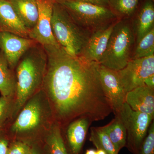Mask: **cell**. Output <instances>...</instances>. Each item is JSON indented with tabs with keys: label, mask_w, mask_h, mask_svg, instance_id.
<instances>
[{
	"label": "cell",
	"mask_w": 154,
	"mask_h": 154,
	"mask_svg": "<svg viewBox=\"0 0 154 154\" xmlns=\"http://www.w3.org/2000/svg\"><path fill=\"white\" fill-rule=\"evenodd\" d=\"M36 43L31 38L22 37L9 32L0 31V51L13 70L15 71L23 54Z\"/></svg>",
	"instance_id": "10"
},
{
	"label": "cell",
	"mask_w": 154,
	"mask_h": 154,
	"mask_svg": "<svg viewBox=\"0 0 154 154\" xmlns=\"http://www.w3.org/2000/svg\"><path fill=\"white\" fill-rule=\"evenodd\" d=\"M48 1H51L53 2H60V1H63V0H48Z\"/></svg>",
	"instance_id": "33"
},
{
	"label": "cell",
	"mask_w": 154,
	"mask_h": 154,
	"mask_svg": "<svg viewBox=\"0 0 154 154\" xmlns=\"http://www.w3.org/2000/svg\"><path fill=\"white\" fill-rule=\"evenodd\" d=\"M47 64L46 51L38 43L28 49L20 59L15 69L16 92L12 120L25 103L42 89Z\"/></svg>",
	"instance_id": "3"
},
{
	"label": "cell",
	"mask_w": 154,
	"mask_h": 154,
	"mask_svg": "<svg viewBox=\"0 0 154 154\" xmlns=\"http://www.w3.org/2000/svg\"><path fill=\"white\" fill-rule=\"evenodd\" d=\"M43 46L47 64L42 90L62 129L79 117L93 122L113 112L100 82L98 63L70 55L60 45Z\"/></svg>",
	"instance_id": "1"
},
{
	"label": "cell",
	"mask_w": 154,
	"mask_h": 154,
	"mask_svg": "<svg viewBox=\"0 0 154 154\" xmlns=\"http://www.w3.org/2000/svg\"><path fill=\"white\" fill-rule=\"evenodd\" d=\"M144 85L154 88V75L147 78L144 81Z\"/></svg>",
	"instance_id": "30"
},
{
	"label": "cell",
	"mask_w": 154,
	"mask_h": 154,
	"mask_svg": "<svg viewBox=\"0 0 154 154\" xmlns=\"http://www.w3.org/2000/svg\"><path fill=\"white\" fill-rule=\"evenodd\" d=\"M38 18L34 28L29 32V38L43 46L59 45L53 36L51 20L54 2L48 0H36Z\"/></svg>",
	"instance_id": "9"
},
{
	"label": "cell",
	"mask_w": 154,
	"mask_h": 154,
	"mask_svg": "<svg viewBox=\"0 0 154 154\" xmlns=\"http://www.w3.org/2000/svg\"><path fill=\"white\" fill-rule=\"evenodd\" d=\"M10 140L5 130H0V154H8Z\"/></svg>",
	"instance_id": "27"
},
{
	"label": "cell",
	"mask_w": 154,
	"mask_h": 154,
	"mask_svg": "<svg viewBox=\"0 0 154 154\" xmlns=\"http://www.w3.org/2000/svg\"><path fill=\"white\" fill-rule=\"evenodd\" d=\"M19 19L29 31L36 25L38 18L36 0H8Z\"/></svg>",
	"instance_id": "17"
},
{
	"label": "cell",
	"mask_w": 154,
	"mask_h": 154,
	"mask_svg": "<svg viewBox=\"0 0 154 154\" xmlns=\"http://www.w3.org/2000/svg\"><path fill=\"white\" fill-rule=\"evenodd\" d=\"M99 72L102 89L115 115L125 102L126 93L120 82L117 71L99 64Z\"/></svg>",
	"instance_id": "11"
},
{
	"label": "cell",
	"mask_w": 154,
	"mask_h": 154,
	"mask_svg": "<svg viewBox=\"0 0 154 154\" xmlns=\"http://www.w3.org/2000/svg\"><path fill=\"white\" fill-rule=\"evenodd\" d=\"M93 122L88 117H79L62 129L69 154H82L89 127Z\"/></svg>",
	"instance_id": "12"
},
{
	"label": "cell",
	"mask_w": 154,
	"mask_h": 154,
	"mask_svg": "<svg viewBox=\"0 0 154 154\" xmlns=\"http://www.w3.org/2000/svg\"><path fill=\"white\" fill-rule=\"evenodd\" d=\"M54 122L49 102L42 89L25 103L5 131L10 140L30 145L44 140Z\"/></svg>",
	"instance_id": "2"
},
{
	"label": "cell",
	"mask_w": 154,
	"mask_h": 154,
	"mask_svg": "<svg viewBox=\"0 0 154 154\" xmlns=\"http://www.w3.org/2000/svg\"><path fill=\"white\" fill-rule=\"evenodd\" d=\"M89 140L96 148L101 149L107 154H119L109 137L101 127H92Z\"/></svg>",
	"instance_id": "22"
},
{
	"label": "cell",
	"mask_w": 154,
	"mask_h": 154,
	"mask_svg": "<svg viewBox=\"0 0 154 154\" xmlns=\"http://www.w3.org/2000/svg\"><path fill=\"white\" fill-rule=\"evenodd\" d=\"M116 21L92 33L81 56L89 61L99 63L107 48Z\"/></svg>",
	"instance_id": "13"
},
{
	"label": "cell",
	"mask_w": 154,
	"mask_h": 154,
	"mask_svg": "<svg viewBox=\"0 0 154 154\" xmlns=\"http://www.w3.org/2000/svg\"><path fill=\"white\" fill-rule=\"evenodd\" d=\"M101 128L109 137L119 153L125 146L127 139L126 129L120 119L115 115L109 123Z\"/></svg>",
	"instance_id": "19"
},
{
	"label": "cell",
	"mask_w": 154,
	"mask_h": 154,
	"mask_svg": "<svg viewBox=\"0 0 154 154\" xmlns=\"http://www.w3.org/2000/svg\"><path fill=\"white\" fill-rule=\"evenodd\" d=\"M51 26L60 46L70 55L81 56L92 33L79 26L66 8L57 2H54Z\"/></svg>",
	"instance_id": "4"
},
{
	"label": "cell",
	"mask_w": 154,
	"mask_h": 154,
	"mask_svg": "<svg viewBox=\"0 0 154 154\" xmlns=\"http://www.w3.org/2000/svg\"><path fill=\"white\" fill-rule=\"evenodd\" d=\"M16 78L15 71L10 67L2 53L0 54V94L1 96L15 99Z\"/></svg>",
	"instance_id": "18"
},
{
	"label": "cell",
	"mask_w": 154,
	"mask_h": 154,
	"mask_svg": "<svg viewBox=\"0 0 154 154\" xmlns=\"http://www.w3.org/2000/svg\"><path fill=\"white\" fill-rule=\"evenodd\" d=\"M30 147V145L21 141L10 140L8 154H27Z\"/></svg>",
	"instance_id": "26"
},
{
	"label": "cell",
	"mask_w": 154,
	"mask_h": 154,
	"mask_svg": "<svg viewBox=\"0 0 154 154\" xmlns=\"http://www.w3.org/2000/svg\"><path fill=\"white\" fill-rule=\"evenodd\" d=\"M96 154H107V153L105 151L101 149H96Z\"/></svg>",
	"instance_id": "32"
},
{
	"label": "cell",
	"mask_w": 154,
	"mask_h": 154,
	"mask_svg": "<svg viewBox=\"0 0 154 154\" xmlns=\"http://www.w3.org/2000/svg\"><path fill=\"white\" fill-rule=\"evenodd\" d=\"M1 54V51H0V54Z\"/></svg>",
	"instance_id": "34"
},
{
	"label": "cell",
	"mask_w": 154,
	"mask_h": 154,
	"mask_svg": "<svg viewBox=\"0 0 154 154\" xmlns=\"http://www.w3.org/2000/svg\"><path fill=\"white\" fill-rule=\"evenodd\" d=\"M30 147L27 154H41L40 151L38 148L35 145V143H33L30 144Z\"/></svg>",
	"instance_id": "29"
},
{
	"label": "cell",
	"mask_w": 154,
	"mask_h": 154,
	"mask_svg": "<svg viewBox=\"0 0 154 154\" xmlns=\"http://www.w3.org/2000/svg\"><path fill=\"white\" fill-rule=\"evenodd\" d=\"M135 39L131 18L119 19L98 63L116 71L124 68L131 59Z\"/></svg>",
	"instance_id": "5"
},
{
	"label": "cell",
	"mask_w": 154,
	"mask_h": 154,
	"mask_svg": "<svg viewBox=\"0 0 154 154\" xmlns=\"http://www.w3.org/2000/svg\"><path fill=\"white\" fill-rule=\"evenodd\" d=\"M57 2L66 8L79 26L91 33L119 19L109 7L75 0Z\"/></svg>",
	"instance_id": "6"
},
{
	"label": "cell",
	"mask_w": 154,
	"mask_h": 154,
	"mask_svg": "<svg viewBox=\"0 0 154 154\" xmlns=\"http://www.w3.org/2000/svg\"><path fill=\"white\" fill-rule=\"evenodd\" d=\"M141 0H109V7L119 19L131 18Z\"/></svg>",
	"instance_id": "21"
},
{
	"label": "cell",
	"mask_w": 154,
	"mask_h": 154,
	"mask_svg": "<svg viewBox=\"0 0 154 154\" xmlns=\"http://www.w3.org/2000/svg\"><path fill=\"white\" fill-rule=\"evenodd\" d=\"M0 31L30 38V31L19 19L8 0H0Z\"/></svg>",
	"instance_id": "14"
},
{
	"label": "cell",
	"mask_w": 154,
	"mask_h": 154,
	"mask_svg": "<svg viewBox=\"0 0 154 154\" xmlns=\"http://www.w3.org/2000/svg\"><path fill=\"white\" fill-rule=\"evenodd\" d=\"M125 102L132 110L154 117V88L143 85L128 92Z\"/></svg>",
	"instance_id": "15"
},
{
	"label": "cell",
	"mask_w": 154,
	"mask_h": 154,
	"mask_svg": "<svg viewBox=\"0 0 154 154\" xmlns=\"http://www.w3.org/2000/svg\"><path fill=\"white\" fill-rule=\"evenodd\" d=\"M137 154H154V122L150 125L147 134L141 144Z\"/></svg>",
	"instance_id": "25"
},
{
	"label": "cell",
	"mask_w": 154,
	"mask_h": 154,
	"mask_svg": "<svg viewBox=\"0 0 154 154\" xmlns=\"http://www.w3.org/2000/svg\"><path fill=\"white\" fill-rule=\"evenodd\" d=\"M154 55V28L137 43L131 59Z\"/></svg>",
	"instance_id": "23"
},
{
	"label": "cell",
	"mask_w": 154,
	"mask_h": 154,
	"mask_svg": "<svg viewBox=\"0 0 154 154\" xmlns=\"http://www.w3.org/2000/svg\"><path fill=\"white\" fill-rule=\"evenodd\" d=\"M44 141L50 154H69L61 128L55 122H54Z\"/></svg>",
	"instance_id": "20"
},
{
	"label": "cell",
	"mask_w": 154,
	"mask_h": 154,
	"mask_svg": "<svg viewBox=\"0 0 154 154\" xmlns=\"http://www.w3.org/2000/svg\"><path fill=\"white\" fill-rule=\"evenodd\" d=\"M134 14L132 23L137 43L154 28V0H143Z\"/></svg>",
	"instance_id": "16"
},
{
	"label": "cell",
	"mask_w": 154,
	"mask_h": 154,
	"mask_svg": "<svg viewBox=\"0 0 154 154\" xmlns=\"http://www.w3.org/2000/svg\"><path fill=\"white\" fill-rule=\"evenodd\" d=\"M85 2L91 3L98 5L109 7V0H75Z\"/></svg>",
	"instance_id": "28"
},
{
	"label": "cell",
	"mask_w": 154,
	"mask_h": 154,
	"mask_svg": "<svg viewBox=\"0 0 154 154\" xmlns=\"http://www.w3.org/2000/svg\"><path fill=\"white\" fill-rule=\"evenodd\" d=\"M14 99L0 97V130H5L12 120Z\"/></svg>",
	"instance_id": "24"
},
{
	"label": "cell",
	"mask_w": 154,
	"mask_h": 154,
	"mask_svg": "<svg viewBox=\"0 0 154 154\" xmlns=\"http://www.w3.org/2000/svg\"><path fill=\"white\" fill-rule=\"evenodd\" d=\"M125 93L144 85L147 78L154 75V55L131 60L124 68L117 71Z\"/></svg>",
	"instance_id": "8"
},
{
	"label": "cell",
	"mask_w": 154,
	"mask_h": 154,
	"mask_svg": "<svg viewBox=\"0 0 154 154\" xmlns=\"http://www.w3.org/2000/svg\"><path fill=\"white\" fill-rule=\"evenodd\" d=\"M115 115L119 117L126 129L125 147L131 153L137 154L153 121V116L132 110L126 102Z\"/></svg>",
	"instance_id": "7"
},
{
	"label": "cell",
	"mask_w": 154,
	"mask_h": 154,
	"mask_svg": "<svg viewBox=\"0 0 154 154\" xmlns=\"http://www.w3.org/2000/svg\"><path fill=\"white\" fill-rule=\"evenodd\" d=\"M96 150L94 149H90L87 150L85 154H96Z\"/></svg>",
	"instance_id": "31"
}]
</instances>
